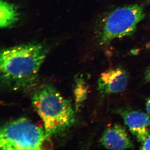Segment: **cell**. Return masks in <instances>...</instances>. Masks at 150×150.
<instances>
[{
    "label": "cell",
    "mask_w": 150,
    "mask_h": 150,
    "mask_svg": "<svg viewBox=\"0 0 150 150\" xmlns=\"http://www.w3.org/2000/svg\"><path fill=\"white\" fill-rule=\"evenodd\" d=\"M148 1H149V2L150 3V0H148Z\"/></svg>",
    "instance_id": "14"
},
{
    "label": "cell",
    "mask_w": 150,
    "mask_h": 150,
    "mask_svg": "<svg viewBox=\"0 0 150 150\" xmlns=\"http://www.w3.org/2000/svg\"><path fill=\"white\" fill-rule=\"evenodd\" d=\"M19 18L17 7L13 4L4 0L0 3V26L1 28H8L13 26Z\"/></svg>",
    "instance_id": "8"
},
{
    "label": "cell",
    "mask_w": 150,
    "mask_h": 150,
    "mask_svg": "<svg viewBox=\"0 0 150 150\" xmlns=\"http://www.w3.org/2000/svg\"><path fill=\"white\" fill-rule=\"evenodd\" d=\"M47 49L43 44L29 43L5 48L1 51V83L13 91H25L37 84L40 67Z\"/></svg>",
    "instance_id": "1"
},
{
    "label": "cell",
    "mask_w": 150,
    "mask_h": 150,
    "mask_svg": "<svg viewBox=\"0 0 150 150\" xmlns=\"http://www.w3.org/2000/svg\"><path fill=\"white\" fill-rule=\"evenodd\" d=\"M45 130L24 117L10 121L0 132L1 150H40L47 139Z\"/></svg>",
    "instance_id": "4"
},
{
    "label": "cell",
    "mask_w": 150,
    "mask_h": 150,
    "mask_svg": "<svg viewBox=\"0 0 150 150\" xmlns=\"http://www.w3.org/2000/svg\"><path fill=\"white\" fill-rule=\"evenodd\" d=\"M129 76L121 68L107 70L101 74L98 80V90L102 95L118 93L126 90Z\"/></svg>",
    "instance_id": "5"
},
{
    "label": "cell",
    "mask_w": 150,
    "mask_h": 150,
    "mask_svg": "<svg viewBox=\"0 0 150 150\" xmlns=\"http://www.w3.org/2000/svg\"><path fill=\"white\" fill-rule=\"evenodd\" d=\"M146 109L148 113L150 115V96L147 99L146 103Z\"/></svg>",
    "instance_id": "12"
},
{
    "label": "cell",
    "mask_w": 150,
    "mask_h": 150,
    "mask_svg": "<svg viewBox=\"0 0 150 150\" xmlns=\"http://www.w3.org/2000/svg\"><path fill=\"white\" fill-rule=\"evenodd\" d=\"M146 47H147V48H150V42H149V43L147 44Z\"/></svg>",
    "instance_id": "13"
},
{
    "label": "cell",
    "mask_w": 150,
    "mask_h": 150,
    "mask_svg": "<svg viewBox=\"0 0 150 150\" xmlns=\"http://www.w3.org/2000/svg\"><path fill=\"white\" fill-rule=\"evenodd\" d=\"M100 142L103 146L108 149L123 150L134 148L126 129L119 124L108 127L101 136Z\"/></svg>",
    "instance_id": "6"
},
{
    "label": "cell",
    "mask_w": 150,
    "mask_h": 150,
    "mask_svg": "<svg viewBox=\"0 0 150 150\" xmlns=\"http://www.w3.org/2000/svg\"><path fill=\"white\" fill-rule=\"evenodd\" d=\"M142 150H150V135H149L146 139L142 142Z\"/></svg>",
    "instance_id": "10"
},
{
    "label": "cell",
    "mask_w": 150,
    "mask_h": 150,
    "mask_svg": "<svg viewBox=\"0 0 150 150\" xmlns=\"http://www.w3.org/2000/svg\"><path fill=\"white\" fill-rule=\"evenodd\" d=\"M145 78L147 81L150 83V65L145 72Z\"/></svg>",
    "instance_id": "11"
},
{
    "label": "cell",
    "mask_w": 150,
    "mask_h": 150,
    "mask_svg": "<svg viewBox=\"0 0 150 150\" xmlns=\"http://www.w3.org/2000/svg\"><path fill=\"white\" fill-rule=\"evenodd\" d=\"M125 124L131 134L140 142H143L150 135V119L147 114L139 110H124L121 112Z\"/></svg>",
    "instance_id": "7"
},
{
    "label": "cell",
    "mask_w": 150,
    "mask_h": 150,
    "mask_svg": "<svg viewBox=\"0 0 150 150\" xmlns=\"http://www.w3.org/2000/svg\"><path fill=\"white\" fill-rule=\"evenodd\" d=\"M31 100L43 120L47 137L61 134L74 124V111L71 103L54 87H41L34 93Z\"/></svg>",
    "instance_id": "2"
},
{
    "label": "cell",
    "mask_w": 150,
    "mask_h": 150,
    "mask_svg": "<svg viewBox=\"0 0 150 150\" xmlns=\"http://www.w3.org/2000/svg\"><path fill=\"white\" fill-rule=\"evenodd\" d=\"M88 87L83 80L78 79L75 90V99L77 107L80 106L86 99L88 94Z\"/></svg>",
    "instance_id": "9"
},
{
    "label": "cell",
    "mask_w": 150,
    "mask_h": 150,
    "mask_svg": "<svg viewBox=\"0 0 150 150\" xmlns=\"http://www.w3.org/2000/svg\"><path fill=\"white\" fill-rule=\"evenodd\" d=\"M145 17L144 8L137 4L123 6L112 11L103 20L98 33L100 45H107L116 38L132 35Z\"/></svg>",
    "instance_id": "3"
}]
</instances>
